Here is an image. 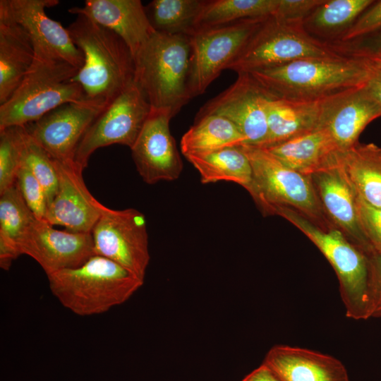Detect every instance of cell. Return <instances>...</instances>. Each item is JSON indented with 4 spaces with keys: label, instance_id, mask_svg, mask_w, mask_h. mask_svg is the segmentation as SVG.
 <instances>
[{
    "label": "cell",
    "instance_id": "6da1fadb",
    "mask_svg": "<svg viewBox=\"0 0 381 381\" xmlns=\"http://www.w3.org/2000/svg\"><path fill=\"white\" fill-rule=\"evenodd\" d=\"M276 97L321 101L365 85L372 71L360 56L307 58L249 73Z\"/></svg>",
    "mask_w": 381,
    "mask_h": 381
},
{
    "label": "cell",
    "instance_id": "7a4b0ae2",
    "mask_svg": "<svg viewBox=\"0 0 381 381\" xmlns=\"http://www.w3.org/2000/svg\"><path fill=\"white\" fill-rule=\"evenodd\" d=\"M67 30L84 56L72 79L83 87L86 100L107 107L133 80L134 57L115 32L78 15Z\"/></svg>",
    "mask_w": 381,
    "mask_h": 381
},
{
    "label": "cell",
    "instance_id": "3957f363",
    "mask_svg": "<svg viewBox=\"0 0 381 381\" xmlns=\"http://www.w3.org/2000/svg\"><path fill=\"white\" fill-rule=\"evenodd\" d=\"M190 36L155 31L134 56V80L151 109L173 118L193 98Z\"/></svg>",
    "mask_w": 381,
    "mask_h": 381
},
{
    "label": "cell",
    "instance_id": "277c9868",
    "mask_svg": "<svg viewBox=\"0 0 381 381\" xmlns=\"http://www.w3.org/2000/svg\"><path fill=\"white\" fill-rule=\"evenodd\" d=\"M272 214L279 215L297 227L329 261L339 279L346 317L354 320L372 318L374 308L372 254L351 243L339 230L321 228L291 208L278 207Z\"/></svg>",
    "mask_w": 381,
    "mask_h": 381
},
{
    "label": "cell",
    "instance_id": "5b68a950",
    "mask_svg": "<svg viewBox=\"0 0 381 381\" xmlns=\"http://www.w3.org/2000/svg\"><path fill=\"white\" fill-rule=\"evenodd\" d=\"M47 276L53 296L80 316L99 315L124 303L144 284L126 268L97 255L78 267Z\"/></svg>",
    "mask_w": 381,
    "mask_h": 381
},
{
    "label": "cell",
    "instance_id": "8992f818",
    "mask_svg": "<svg viewBox=\"0 0 381 381\" xmlns=\"http://www.w3.org/2000/svg\"><path fill=\"white\" fill-rule=\"evenodd\" d=\"M239 147L253 171L246 190L265 214H272L278 207H289L321 228H334L323 211L310 176L287 167L265 148L247 144Z\"/></svg>",
    "mask_w": 381,
    "mask_h": 381
},
{
    "label": "cell",
    "instance_id": "52a82bcc",
    "mask_svg": "<svg viewBox=\"0 0 381 381\" xmlns=\"http://www.w3.org/2000/svg\"><path fill=\"white\" fill-rule=\"evenodd\" d=\"M78 71L66 61L35 57L20 85L0 104V130L25 126L64 104L85 100L82 86L72 80Z\"/></svg>",
    "mask_w": 381,
    "mask_h": 381
},
{
    "label": "cell",
    "instance_id": "ba28073f",
    "mask_svg": "<svg viewBox=\"0 0 381 381\" xmlns=\"http://www.w3.org/2000/svg\"><path fill=\"white\" fill-rule=\"evenodd\" d=\"M343 54L315 39L303 21L268 17L228 69L251 73L307 58H333Z\"/></svg>",
    "mask_w": 381,
    "mask_h": 381
},
{
    "label": "cell",
    "instance_id": "9c48e42d",
    "mask_svg": "<svg viewBox=\"0 0 381 381\" xmlns=\"http://www.w3.org/2000/svg\"><path fill=\"white\" fill-rule=\"evenodd\" d=\"M151 111L143 92L133 80L97 116L82 138L74 162L82 170L97 149L119 144L133 145Z\"/></svg>",
    "mask_w": 381,
    "mask_h": 381
},
{
    "label": "cell",
    "instance_id": "30bf717a",
    "mask_svg": "<svg viewBox=\"0 0 381 381\" xmlns=\"http://www.w3.org/2000/svg\"><path fill=\"white\" fill-rule=\"evenodd\" d=\"M91 235L95 255L116 262L145 281L150 255L143 213L134 208L104 206Z\"/></svg>",
    "mask_w": 381,
    "mask_h": 381
},
{
    "label": "cell",
    "instance_id": "8fae6325",
    "mask_svg": "<svg viewBox=\"0 0 381 381\" xmlns=\"http://www.w3.org/2000/svg\"><path fill=\"white\" fill-rule=\"evenodd\" d=\"M267 18L200 29L190 36V87L193 98L203 94L222 71L228 69Z\"/></svg>",
    "mask_w": 381,
    "mask_h": 381
},
{
    "label": "cell",
    "instance_id": "7c38bea8",
    "mask_svg": "<svg viewBox=\"0 0 381 381\" xmlns=\"http://www.w3.org/2000/svg\"><path fill=\"white\" fill-rule=\"evenodd\" d=\"M59 4L58 0H1L0 12L19 24L28 35L41 59L63 61L80 69L84 56L62 25L50 18L46 8Z\"/></svg>",
    "mask_w": 381,
    "mask_h": 381
},
{
    "label": "cell",
    "instance_id": "4fadbf2b",
    "mask_svg": "<svg viewBox=\"0 0 381 381\" xmlns=\"http://www.w3.org/2000/svg\"><path fill=\"white\" fill-rule=\"evenodd\" d=\"M105 107L86 99L68 102L24 127L54 160L73 163L82 138Z\"/></svg>",
    "mask_w": 381,
    "mask_h": 381
},
{
    "label": "cell",
    "instance_id": "5bb4252c",
    "mask_svg": "<svg viewBox=\"0 0 381 381\" xmlns=\"http://www.w3.org/2000/svg\"><path fill=\"white\" fill-rule=\"evenodd\" d=\"M271 96L250 73H240L231 85L201 107L196 118L224 116L238 128L247 145L258 146L267 133L266 105Z\"/></svg>",
    "mask_w": 381,
    "mask_h": 381
},
{
    "label": "cell",
    "instance_id": "9a60e30c",
    "mask_svg": "<svg viewBox=\"0 0 381 381\" xmlns=\"http://www.w3.org/2000/svg\"><path fill=\"white\" fill-rule=\"evenodd\" d=\"M18 247L20 254L33 258L47 275L78 267L95 255L91 233L58 230L37 219Z\"/></svg>",
    "mask_w": 381,
    "mask_h": 381
},
{
    "label": "cell",
    "instance_id": "2e32d148",
    "mask_svg": "<svg viewBox=\"0 0 381 381\" xmlns=\"http://www.w3.org/2000/svg\"><path fill=\"white\" fill-rule=\"evenodd\" d=\"M172 118L162 111L152 110L131 147L137 171L147 184L177 179L183 162L171 134Z\"/></svg>",
    "mask_w": 381,
    "mask_h": 381
},
{
    "label": "cell",
    "instance_id": "e0dca14e",
    "mask_svg": "<svg viewBox=\"0 0 381 381\" xmlns=\"http://www.w3.org/2000/svg\"><path fill=\"white\" fill-rule=\"evenodd\" d=\"M54 162L58 190L47 207L44 220L71 231L91 233L104 205L90 193L83 178V170L75 162Z\"/></svg>",
    "mask_w": 381,
    "mask_h": 381
},
{
    "label": "cell",
    "instance_id": "ac0fdd59",
    "mask_svg": "<svg viewBox=\"0 0 381 381\" xmlns=\"http://www.w3.org/2000/svg\"><path fill=\"white\" fill-rule=\"evenodd\" d=\"M380 116L381 105L365 83L323 99L319 127L325 128L344 152L358 142L368 123Z\"/></svg>",
    "mask_w": 381,
    "mask_h": 381
},
{
    "label": "cell",
    "instance_id": "d6986e66",
    "mask_svg": "<svg viewBox=\"0 0 381 381\" xmlns=\"http://www.w3.org/2000/svg\"><path fill=\"white\" fill-rule=\"evenodd\" d=\"M310 178L323 211L333 226L368 254L375 253L361 229L356 193L339 162L314 173Z\"/></svg>",
    "mask_w": 381,
    "mask_h": 381
},
{
    "label": "cell",
    "instance_id": "ffe728a7",
    "mask_svg": "<svg viewBox=\"0 0 381 381\" xmlns=\"http://www.w3.org/2000/svg\"><path fill=\"white\" fill-rule=\"evenodd\" d=\"M68 12L83 15L118 35L133 57L155 32L140 0H86Z\"/></svg>",
    "mask_w": 381,
    "mask_h": 381
},
{
    "label": "cell",
    "instance_id": "44dd1931",
    "mask_svg": "<svg viewBox=\"0 0 381 381\" xmlns=\"http://www.w3.org/2000/svg\"><path fill=\"white\" fill-rule=\"evenodd\" d=\"M262 364L281 381H349L340 361L300 347L275 345L267 351Z\"/></svg>",
    "mask_w": 381,
    "mask_h": 381
},
{
    "label": "cell",
    "instance_id": "7402d4cb",
    "mask_svg": "<svg viewBox=\"0 0 381 381\" xmlns=\"http://www.w3.org/2000/svg\"><path fill=\"white\" fill-rule=\"evenodd\" d=\"M265 149L287 167L310 176L337 165L341 152L320 127Z\"/></svg>",
    "mask_w": 381,
    "mask_h": 381
},
{
    "label": "cell",
    "instance_id": "603a6c76",
    "mask_svg": "<svg viewBox=\"0 0 381 381\" xmlns=\"http://www.w3.org/2000/svg\"><path fill=\"white\" fill-rule=\"evenodd\" d=\"M35 59V49L27 32L0 12V104L18 88Z\"/></svg>",
    "mask_w": 381,
    "mask_h": 381
},
{
    "label": "cell",
    "instance_id": "cb8c5ba5",
    "mask_svg": "<svg viewBox=\"0 0 381 381\" xmlns=\"http://www.w3.org/2000/svg\"><path fill=\"white\" fill-rule=\"evenodd\" d=\"M322 101H292L272 95L266 105L267 133L258 147H269L318 128Z\"/></svg>",
    "mask_w": 381,
    "mask_h": 381
},
{
    "label": "cell",
    "instance_id": "d4e9b609",
    "mask_svg": "<svg viewBox=\"0 0 381 381\" xmlns=\"http://www.w3.org/2000/svg\"><path fill=\"white\" fill-rule=\"evenodd\" d=\"M339 164L357 196L381 207V147L358 142L341 152Z\"/></svg>",
    "mask_w": 381,
    "mask_h": 381
},
{
    "label": "cell",
    "instance_id": "484cf974",
    "mask_svg": "<svg viewBox=\"0 0 381 381\" xmlns=\"http://www.w3.org/2000/svg\"><path fill=\"white\" fill-rule=\"evenodd\" d=\"M246 144V139L228 119L217 114L195 118L194 124L181 140V151L186 157Z\"/></svg>",
    "mask_w": 381,
    "mask_h": 381
},
{
    "label": "cell",
    "instance_id": "4316f807",
    "mask_svg": "<svg viewBox=\"0 0 381 381\" xmlns=\"http://www.w3.org/2000/svg\"><path fill=\"white\" fill-rule=\"evenodd\" d=\"M185 157L198 171L203 184L231 181L247 190L251 183V164L239 146Z\"/></svg>",
    "mask_w": 381,
    "mask_h": 381
},
{
    "label": "cell",
    "instance_id": "83f0119b",
    "mask_svg": "<svg viewBox=\"0 0 381 381\" xmlns=\"http://www.w3.org/2000/svg\"><path fill=\"white\" fill-rule=\"evenodd\" d=\"M206 0H153L145 6L155 31L192 36Z\"/></svg>",
    "mask_w": 381,
    "mask_h": 381
},
{
    "label": "cell",
    "instance_id": "f1b7e54d",
    "mask_svg": "<svg viewBox=\"0 0 381 381\" xmlns=\"http://www.w3.org/2000/svg\"><path fill=\"white\" fill-rule=\"evenodd\" d=\"M279 3V0H207L198 18L197 30L272 16Z\"/></svg>",
    "mask_w": 381,
    "mask_h": 381
},
{
    "label": "cell",
    "instance_id": "f546056e",
    "mask_svg": "<svg viewBox=\"0 0 381 381\" xmlns=\"http://www.w3.org/2000/svg\"><path fill=\"white\" fill-rule=\"evenodd\" d=\"M375 1H325L303 21L306 29L320 35H332L346 31Z\"/></svg>",
    "mask_w": 381,
    "mask_h": 381
},
{
    "label": "cell",
    "instance_id": "4dcf8cb0",
    "mask_svg": "<svg viewBox=\"0 0 381 381\" xmlns=\"http://www.w3.org/2000/svg\"><path fill=\"white\" fill-rule=\"evenodd\" d=\"M36 219L16 183L0 194V241L20 251V241Z\"/></svg>",
    "mask_w": 381,
    "mask_h": 381
},
{
    "label": "cell",
    "instance_id": "1f68e13d",
    "mask_svg": "<svg viewBox=\"0 0 381 381\" xmlns=\"http://www.w3.org/2000/svg\"><path fill=\"white\" fill-rule=\"evenodd\" d=\"M25 137L24 126L0 130V194L16 183Z\"/></svg>",
    "mask_w": 381,
    "mask_h": 381
},
{
    "label": "cell",
    "instance_id": "d6a6232c",
    "mask_svg": "<svg viewBox=\"0 0 381 381\" xmlns=\"http://www.w3.org/2000/svg\"><path fill=\"white\" fill-rule=\"evenodd\" d=\"M21 164L30 170L43 187L49 205L54 198L59 186L55 162L40 145L28 135L27 132Z\"/></svg>",
    "mask_w": 381,
    "mask_h": 381
},
{
    "label": "cell",
    "instance_id": "836d02e7",
    "mask_svg": "<svg viewBox=\"0 0 381 381\" xmlns=\"http://www.w3.org/2000/svg\"><path fill=\"white\" fill-rule=\"evenodd\" d=\"M16 184L35 217L44 220L48 207L44 190L30 170L23 164L17 172Z\"/></svg>",
    "mask_w": 381,
    "mask_h": 381
},
{
    "label": "cell",
    "instance_id": "e575fe53",
    "mask_svg": "<svg viewBox=\"0 0 381 381\" xmlns=\"http://www.w3.org/2000/svg\"><path fill=\"white\" fill-rule=\"evenodd\" d=\"M356 210L365 238L374 252L381 255V207L368 204L356 195Z\"/></svg>",
    "mask_w": 381,
    "mask_h": 381
},
{
    "label": "cell",
    "instance_id": "d590c367",
    "mask_svg": "<svg viewBox=\"0 0 381 381\" xmlns=\"http://www.w3.org/2000/svg\"><path fill=\"white\" fill-rule=\"evenodd\" d=\"M381 30V1H374L342 35L344 42L363 37Z\"/></svg>",
    "mask_w": 381,
    "mask_h": 381
},
{
    "label": "cell",
    "instance_id": "8d00e7d4",
    "mask_svg": "<svg viewBox=\"0 0 381 381\" xmlns=\"http://www.w3.org/2000/svg\"><path fill=\"white\" fill-rule=\"evenodd\" d=\"M325 1L322 0H279L272 17L286 21L304 20Z\"/></svg>",
    "mask_w": 381,
    "mask_h": 381
},
{
    "label": "cell",
    "instance_id": "74e56055",
    "mask_svg": "<svg viewBox=\"0 0 381 381\" xmlns=\"http://www.w3.org/2000/svg\"><path fill=\"white\" fill-rule=\"evenodd\" d=\"M352 55L370 56L381 55V30L358 40Z\"/></svg>",
    "mask_w": 381,
    "mask_h": 381
},
{
    "label": "cell",
    "instance_id": "f35d334b",
    "mask_svg": "<svg viewBox=\"0 0 381 381\" xmlns=\"http://www.w3.org/2000/svg\"><path fill=\"white\" fill-rule=\"evenodd\" d=\"M374 278V308L372 317H381V255H371Z\"/></svg>",
    "mask_w": 381,
    "mask_h": 381
},
{
    "label": "cell",
    "instance_id": "ab89813d",
    "mask_svg": "<svg viewBox=\"0 0 381 381\" xmlns=\"http://www.w3.org/2000/svg\"><path fill=\"white\" fill-rule=\"evenodd\" d=\"M241 381H281L266 365L259 367L248 374Z\"/></svg>",
    "mask_w": 381,
    "mask_h": 381
},
{
    "label": "cell",
    "instance_id": "60d3db41",
    "mask_svg": "<svg viewBox=\"0 0 381 381\" xmlns=\"http://www.w3.org/2000/svg\"><path fill=\"white\" fill-rule=\"evenodd\" d=\"M366 86L375 99L381 105V75L372 71Z\"/></svg>",
    "mask_w": 381,
    "mask_h": 381
},
{
    "label": "cell",
    "instance_id": "b9f144b4",
    "mask_svg": "<svg viewBox=\"0 0 381 381\" xmlns=\"http://www.w3.org/2000/svg\"><path fill=\"white\" fill-rule=\"evenodd\" d=\"M360 57H362L365 61L373 72L381 75V55Z\"/></svg>",
    "mask_w": 381,
    "mask_h": 381
}]
</instances>
